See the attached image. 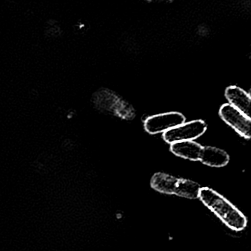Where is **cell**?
Masks as SVG:
<instances>
[{
  "label": "cell",
  "instance_id": "obj_1",
  "mask_svg": "<svg viewBox=\"0 0 251 251\" xmlns=\"http://www.w3.org/2000/svg\"><path fill=\"white\" fill-rule=\"evenodd\" d=\"M198 198L207 208L232 230L241 231L246 227L248 220L243 213L212 189L201 187Z\"/></svg>",
  "mask_w": 251,
  "mask_h": 251
},
{
  "label": "cell",
  "instance_id": "obj_2",
  "mask_svg": "<svg viewBox=\"0 0 251 251\" xmlns=\"http://www.w3.org/2000/svg\"><path fill=\"white\" fill-rule=\"evenodd\" d=\"M151 186L154 190L167 195H176L188 199L198 198L200 185L187 179L177 178L163 173L153 175Z\"/></svg>",
  "mask_w": 251,
  "mask_h": 251
},
{
  "label": "cell",
  "instance_id": "obj_3",
  "mask_svg": "<svg viewBox=\"0 0 251 251\" xmlns=\"http://www.w3.org/2000/svg\"><path fill=\"white\" fill-rule=\"evenodd\" d=\"M206 130L207 125L203 120H193L163 133V139L170 145L177 142L194 141L203 135Z\"/></svg>",
  "mask_w": 251,
  "mask_h": 251
},
{
  "label": "cell",
  "instance_id": "obj_4",
  "mask_svg": "<svg viewBox=\"0 0 251 251\" xmlns=\"http://www.w3.org/2000/svg\"><path fill=\"white\" fill-rule=\"evenodd\" d=\"M185 122L186 117L183 114L172 111L148 117L144 123V127L150 134H158L181 126Z\"/></svg>",
  "mask_w": 251,
  "mask_h": 251
},
{
  "label": "cell",
  "instance_id": "obj_5",
  "mask_svg": "<svg viewBox=\"0 0 251 251\" xmlns=\"http://www.w3.org/2000/svg\"><path fill=\"white\" fill-rule=\"evenodd\" d=\"M219 114L222 120L245 139L251 136V119L228 103L220 107Z\"/></svg>",
  "mask_w": 251,
  "mask_h": 251
},
{
  "label": "cell",
  "instance_id": "obj_6",
  "mask_svg": "<svg viewBox=\"0 0 251 251\" xmlns=\"http://www.w3.org/2000/svg\"><path fill=\"white\" fill-rule=\"evenodd\" d=\"M225 96L229 105L234 107L247 117H251V97L239 86H230L226 88Z\"/></svg>",
  "mask_w": 251,
  "mask_h": 251
},
{
  "label": "cell",
  "instance_id": "obj_7",
  "mask_svg": "<svg viewBox=\"0 0 251 251\" xmlns=\"http://www.w3.org/2000/svg\"><path fill=\"white\" fill-rule=\"evenodd\" d=\"M199 161L211 167H223L227 165L230 161L228 154L215 147H202Z\"/></svg>",
  "mask_w": 251,
  "mask_h": 251
},
{
  "label": "cell",
  "instance_id": "obj_8",
  "mask_svg": "<svg viewBox=\"0 0 251 251\" xmlns=\"http://www.w3.org/2000/svg\"><path fill=\"white\" fill-rule=\"evenodd\" d=\"M202 146L194 141L177 142L170 145V151L175 155L190 161H199Z\"/></svg>",
  "mask_w": 251,
  "mask_h": 251
}]
</instances>
